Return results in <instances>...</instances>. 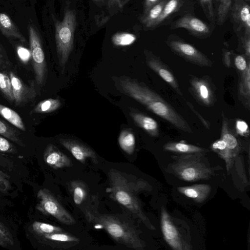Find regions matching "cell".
I'll use <instances>...</instances> for the list:
<instances>
[{
    "mask_svg": "<svg viewBox=\"0 0 250 250\" xmlns=\"http://www.w3.org/2000/svg\"><path fill=\"white\" fill-rule=\"evenodd\" d=\"M182 4L183 0H167L152 29L161 25L163 22L175 13L182 6Z\"/></svg>",
    "mask_w": 250,
    "mask_h": 250,
    "instance_id": "cell-25",
    "label": "cell"
},
{
    "mask_svg": "<svg viewBox=\"0 0 250 250\" xmlns=\"http://www.w3.org/2000/svg\"><path fill=\"white\" fill-rule=\"evenodd\" d=\"M32 228L33 232L38 236L64 231L59 227L39 221H35Z\"/></svg>",
    "mask_w": 250,
    "mask_h": 250,
    "instance_id": "cell-31",
    "label": "cell"
},
{
    "mask_svg": "<svg viewBox=\"0 0 250 250\" xmlns=\"http://www.w3.org/2000/svg\"><path fill=\"white\" fill-rule=\"evenodd\" d=\"M204 12L208 19L213 21L214 20V12L212 0H199Z\"/></svg>",
    "mask_w": 250,
    "mask_h": 250,
    "instance_id": "cell-37",
    "label": "cell"
},
{
    "mask_svg": "<svg viewBox=\"0 0 250 250\" xmlns=\"http://www.w3.org/2000/svg\"><path fill=\"white\" fill-rule=\"evenodd\" d=\"M161 0H145L144 2V13Z\"/></svg>",
    "mask_w": 250,
    "mask_h": 250,
    "instance_id": "cell-45",
    "label": "cell"
},
{
    "mask_svg": "<svg viewBox=\"0 0 250 250\" xmlns=\"http://www.w3.org/2000/svg\"><path fill=\"white\" fill-rule=\"evenodd\" d=\"M171 29L185 28L198 37H206L210 34V27L200 19L187 14L172 23Z\"/></svg>",
    "mask_w": 250,
    "mask_h": 250,
    "instance_id": "cell-11",
    "label": "cell"
},
{
    "mask_svg": "<svg viewBox=\"0 0 250 250\" xmlns=\"http://www.w3.org/2000/svg\"><path fill=\"white\" fill-rule=\"evenodd\" d=\"M11 188L9 176L0 170V192L6 193Z\"/></svg>",
    "mask_w": 250,
    "mask_h": 250,
    "instance_id": "cell-39",
    "label": "cell"
},
{
    "mask_svg": "<svg viewBox=\"0 0 250 250\" xmlns=\"http://www.w3.org/2000/svg\"><path fill=\"white\" fill-rule=\"evenodd\" d=\"M233 0H219L217 12V24L221 25L225 21L230 9Z\"/></svg>",
    "mask_w": 250,
    "mask_h": 250,
    "instance_id": "cell-33",
    "label": "cell"
},
{
    "mask_svg": "<svg viewBox=\"0 0 250 250\" xmlns=\"http://www.w3.org/2000/svg\"><path fill=\"white\" fill-rule=\"evenodd\" d=\"M17 52L20 58L23 62H25L28 60L30 55L28 50L22 47H19Z\"/></svg>",
    "mask_w": 250,
    "mask_h": 250,
    "instance_id": "cell-44",
    "label": "cell"
},
{
    "mask_svg": "<svg viewBox=\"0 0 250 250\" xmlns=\"http://www.w3.org/2000/svg\"><path fill=\"white\" fill-rule=\"evenodd\" d=\"M166 43L173 52L187 61L201 66L212 65L211 61L204 54L177 37L169 36Z\"/></svg>",
    "mask_w": 250,
    "mask_h": 250,
    "instance_id": "cell-8",
    "label": "cell"
},
{
    "mask_svg": "<svg viewBox=\"0 0 250 250\" xmlns=\"http://www.w3.org/2000/svg\"><path fill=\"white\" fill-rule=\"evenodd\" d=\"M250 63L246 70L240 73V81L238 84V94L242 99L245 106H250Z\"/></svg>",
    "mask_w": 250,
    "mask_h": 250,
    "instance_id": "cell-23",
    "label": "cell"
},
{
    "mask_svg": "<svg viewBox=\"0 0 250 250\" xmlns=\"http://www.w3.org/2000/svg\"><path fill=\"white\" fill-rule=\"evenodd\" d=\"M61 105V103L57 99H48L39 102L34 107L33 112L46 113L53 112Z\"/></svg>",
    "mask_w": 250,
    "mask_h": 250,
    "instance_id": "cell-30",
    "label": "cell"
},
{
    "mask_svg": "<svg viewBox=\"0 0 250 250\" xmlns=\"http://www.w3.org/2000/svg\"><path fill=\"white\" fill-rule=\"evenodd\" d=\"M217 1H218L219 0H216Z\"/></svg>",
    "mask_w": 250,
    "mask_h": 250,
    "instance_id": "cell-51",
    "label": "cell"
},
{
    "mask_svg": "<svg viewBox=\"0 0 250 250\" xmlns=\"http://www.w3.org/2000/svg\"><path fill=\"white\" fill-rule=\"evenodd\" d=\"M230 10L236 31L250 34V7L245 0H233Z\"/></svg>",
    "mask_w": 250,
    "mask_h": 250,
    "instance_id": "cell-12",
    "label": "cell"
},
{
    "mask_svg": "<svg viewBox=\"0 0 250 250\" xmlns=\"http://www.w3.org/2000/svg\"><path fill=\"white\" fill-rule=\"evenodd\" d=\"M1 48H0V51H1Z\"/></svg>",
    "mask_w": 250,
    "mask_h": 250,
    "instance_id": "cell-48",
    "label": "cell"
},
{
    "mask_svg": "<svg viewBox=\"0 0 250 250\" xmlns=\"http://www.w3.org/2000/svg\"><path fill=\"white\" fill-rule=\"evenodd\" d=\"M235 65L239 72H242L247 68L249 62L247 64L245 58L242 55H237L235 58Z\"/></svg>",
    "mask_w": 250,
    "mask_h": 250,
    "instance_id": "cell-41",
    "label": "cell"
},
{
    "mask_svg": "<svg viewBox=\"0 0 250 250\" xmlns=\"http://www.w3.org/2000/svg\"><path fill=\"white\" fill-rule=\"evenodd\" d=\"M237 133L241 136H247L249 134V129L247 124L243 121L238 120L236 123Z\"/></svg>",
    "mask_w": 250,
    "mask_h": 250,
    "instance_id": "cell-40",
    "label": "cell"
},
{
    "mask_svg": "<svg viewBox=\"0 0 250 250\" xmlns=\"http://www.w3.org/2000/svg\"><path fill=\"white\" fill-rule=\"evenodd\" d=\"M0 135L21 146H25L17 132L1 120H0Z\"/></svg>",
    "mask_w": 250,
    "mask_h": 250,
    "instance_id": "cell-32",
    "label": "cell"
},
{
    "mask_svg": "<svg viewBox=\"0 0 250 250\" xmlns=\"http://www.w3.org/2000/svg\"><path fill=\"white\" fill-rule=\"evenodd\" d=\"M187 104L188 105L189 107L191 109L194 113L199 118L203 125L205 126L207 129H210V125L209 122H208L207 120L204 119L199 113V112L195 109L193 105L189 102H187Z\"/></svg>",
    "mask_w": 250,
    "mask_h": 250,
    "instance_id": "cell-43",
    "label": "cell"
},
{
    "mask_svg": "<svg viewBox=\"0 0 250 250\" xmlns=\"http://www.w3.org/2000/svg\"><path fill=\"white\" fill-rule=\"evenodd\" d=\"M211 148L214 152L225 161L226 169L229 172L232 167L233 162L229 157L225 142L220 138L211 145Z\"/></svg>",
    "mask_w": 250,
    "mask_h": 250,
    "instance_id": "cell-29",
    "label": "cell"
},
{
    "mask_svg": "<svg viewBox=\"0 0 250 250\" xmlns=\"http://www.w3.org/2000/svg\"><path fill=\"white\" fill-rule=\"evenodd\" d=\"M147 65L169 84L179 94H183L177 81L169 68L157 56L151 54L146 59Z\"/></svg>",
    "mask_w": 250,
    "mask_h": 250,
    "instance_id": "cell-14",
    "label": "cell"
},
{
    "mask_svg": "<svg viewBox=\"0 0 250 250\" xmlns=\"http://www.w3.org/2000/svg\"><path fill=\"white\" fill-rule=\"evenodd\" d=\"M29 44L35 79L42 85L46 73V62L40 36L36 28L30 25L28 28Z\"/></svg>",
    "mask_w": 250,
    "mask_h": 250,
    "instance_id": "cell-9",
    "label": "cell"
},
{
    "mask_svg": "<svg viewBox=\"0 0 250 250\" xmlns=\"http://www.w3.org/2000/svg\"><path fill=\"white\" fill-rule=\"evenodd\" d=\"M69 188L74 203L76 205H81L87 196L85 185L81 181H73L69 183Z\"/></svg>",
    "mask_w": 250,
    "mask_h": 250,
    "instance_id": "cell-27",
    "label": "cell"
},
{
    "mask_svg": "<svg viewBox=\"0 0 250 250\" xmlns=\"http://www.w3.org/2000/svg\"><path fill=\"white\" fill-rule=\"evenodd\" d=\"M37 197L38 203L36 208L42 214L51 216L66 225H72L76 223L75 218L47 188L40 189Z\"/></svg>",
    "mask_w": 250,
    "mask_h": 250,
    "instance_id": "cell-7",
    "label": "cell"
},
{
    "mask_svg": "<svg viewBox=\"0 0 250 250\" xmlns=\"http://www.w3.org/2000/svg\"><path fill=\"white\" fill-rule=\"evenodd\" d=\"M118 142L121 149L131 155L135 149V138L133 132L128 129L123 130L120 133Z\"/></svg>",
    "mask_w": 250,
    "mask_h": 250,
    "instance_id": "cell-26",
    "label": "cell"
},
{
    "mask_svg": "<svg viewBox=\"0 0 250 250\" xmlns=\"http://www.w3.org/2000/svg\"><path fill=\"white\" fill-rule=\"evenodd\" d=\"M111 40L114 45L124 46L132 44L136 40V37L128 33H118L112 36Z\"/></svg>",
    "mask_w": 250,
    "mask_h": 250,
    "instance_id": "cell-36",
    "label": "cell"
},
{
    "mask_svg": "<svg viewBox=\"0 0 250 250\" xmlns=\"http://www.w3.org/2000/svg\"><path fill=\"white\" fill-rule=\"evenodd\" d=\"M182 224L171 216L164 207L161 208V226L165 241L174 250H191L189 235L184 230Z\"/></svg>",
    "mask_w": 250,
    "mask_h": 250,
    "instance_id": "cell-6",
    "label": "cell"
},
{
    "mask_svg": "<svg viewBox=\"0 0 250 250\" xmlns=\"http://www.w3.org/2000/svg\"><path fill=\"white\" fill-rule=\"evenodd\" d=\"M167 0H161L151 7L147 12L143 13L140 21L144 26L148 29L152 27L160 15Z\"/></svg>",
    "mask_w": 250,
    "mask_h": 250,
    "instance_id": "cell-24",
    "label": "cell"
},
{
    "mask_svg": "<svg viewBox=\"0 0 250 250\" xmlns=\"http://www.w3.org/2000/svg\"><path fill=\"white\" fill-rule=\"evenodd\" d=\"M14 245V240L9 229L0 221V247L9 248Z\"/></svg>",
    "mask_w": 250,
    "mask_h": 250,
    "instance_id": "cell-35",
    "label": "cell"
},
{
    "mask_svg": "<svg viewBox=\"0 0 250 250\" xmlns=\"http://www.w3.org/2000/svg\"><path fill=\"white\" fill-rule=\"evenodd\" d=\"M76 24L75 14L70 9L65 11L62 21L55 23L57 52L62 66L65 65L72 50Z\"/></svg>",
    "mask_w": 250,
    "mask_h": 250,
    "instance_id": "cell-5",
    "label": "cell"
},
{
    "mask_svg": "<svg viewBox=\"0 0 250 250\" xmlns=\"http://www.w3.org/2000/svg\"><path fill=\"white\" fill-rule=\"evenodd\" d=\"M60 142L76 160L82 163L83 164L87 159H90L94 164H98L96 152L88 146L77 140L70 139H61Z\"/></svg>",
    "mask_w": 250,
    "mask_h": 250,
    "instance_id": "cell-13",
    "label": "cell"
},
{
    "mask_svg": "<svg viewBox=\"0 0 250 250\" xmlns=\"http://www.w3.org/2000/svg\"><path fill=\"white\" fill-rule=\"evenodd\" d=\"M84 216L90 223L100 225L116 242L134 250H143L145 242L134 226L126 220L113 214H102L85 209Z\"/></svg>",
    "mask_w": 250,
    "mask_h": 250,
    "instance_id": "cell-3",
    "label": "cell"
},
{
    "mask_svg": "<svg viewBox=\"0 0 250 250\" xmlns=\"http://www.w3.org/2000/svg\"><path fill=\"white\" fill-rule=\"evenodd\" d=\"M3 61V56L0 53V63L2 62Z\"/></svg>",
    "mask_w": 250,
    "mask_h": 250,
    "instance_id": "cell-46",
    "label": "cell"
},
{
    "mask_svg": "<svg viewBox=\"0 0 250 250\" xmlns=\"http://www.w3.org/2000/svg\"><path fill=\"white\" fill-rule=\"evenodd\" d=\"M14 101L20 105L32 99L35 96V90L32 86L25 84L15 73H9Z\"/></svg>",
    "mask_w": 250,
    "mask_h": 250,
    "instance_id": "cell-15",
    "label": "cell"
},
{
    "mask_svg": "<svg viewBox=\"0 0 250 250\" xmlns=\"http://www.w3.org/2000/svg\"><path fill=\"white\" fill-rule=\"evenodd\" d=\"M177 189L180 193L192 199L195 202L201 203L208 197L211 188L208 184H198L189 186L179 187Z\"/></svg>",
    "mask_w": 250,
    "mask_h": 250,
    "instance_id": "cell-17",
    "label": "cell"
},
{
    "mask_svg": "<svg viewBox=\"0 0 250 250\" xmlns=\"http://www.w3.org/2000/svg\"><path fill=\"white\" fill-rule=\"evenodd\" d=\"M43 159L47 165L55 169L70 167L72 165L71 159L53 144H49L46 147Z\"/></svg>",
    "mask_w": 250,
    "mask_h": 250,
    "instance_id": "cell-16",
    "label": "cell"
},
{
    "mask_svg": "<svg viewBox=\"0 0 250 250\" xmlns=\"http://www.w3.org/2000/svg\"><path fill=\"white\" fill-rule=\"evenodd\" d=\"M109 187L106 192L114 201L126 208L139 219L148 229L156 228L144 213L137 193L146 189L142 180L133 179L131 175L111 168L108 172Z\"/></svg>",
    "mask_w": 250,
    "mask_h": 250,
    "instance_id": "cell-1",
    "label": "cell"
},
{
    "mask_svg": "<svg viewBox=\"0 0 250 250\" xmlns=\"http://www.w3.org/2000/svg\"><path fill=\"white\" fill-rule=\"evenodd\" d=\"M129 114L135 124L149 135L154 137L159 136L158 125L154 119L140 112H132Z\"/></svg>",
    "mask_w": 250,
    "mask_h": 250,
    "instance_id": "cell-20",
    "label": "cell"
},
{
    "mask_svg": "<svg viewBox=\"0 0 250 250\" xmlns=\"http://www.w3.org/2000/svg\"><path fill=\"white\" fill-rule=\"evenodd\" d=\"M44 243L52 246L65 248L79 243L80 239L64 231L39 236Z\"/></svg>",
    "mask_w": 250,
    "mask_h": 250,
    "instance_id": "cell-19",
    "label": "cell"
},
{
    "mask_svg": "<svg viewBox=\"0 0 250 250\" xmlns=\"http://www.w3.org/2000/svg\"><path fill=\"white\" fill-rule=\"evenodd\" d=\"M125 0L127 1V0Z\"/></svg>",
    "mask_w": 250,
    "mask_h": 250,
    "instance_id": "cell-49",
    "label": "cell"
},
{
    "mask_svg": "<svg viewBox=\"0 0 250 250\" xmlns=\"http://www.w3.org/2000/svg\"><path fill=\"white\" fill-rule=\"evenodd\" d=\"M241 40L245 55L249 58L250 56V34H243L241 36Z\"/></svg>",
    "mask_w": 250,
    "mask_h": 250,
    "instance_id": "cell-42",
    "label": "cell"
},
{
    "mask_svg": "<svg viewBox=\"0 0 250 250\" xmlns=\"http://www.w3.org/2000/svg\"><path fill=\"white\" fill-rule=\"evenodd\" d=\"M220 138L225 142L229 157L233 162L240 152V145L238 140L229 127L228 120L224 116L222 121Z\"/></svg>",
    "mask_w": 250,
    "mask_h": 250,
    "instance_id": "cell-18",
    "label": "cell"
},
{
    "mask_svg": "<svg viewBox=\"0 0 250 250\" xmlns=\"http://www.w3.org/2000/svg\"><path fill=\"white\" fill-rule=\"evenodd\" d=\"M246 1H249L250 0H245Z\"/></svg>",
    "mask_w": 250,
    "mask_h": 250,
    "instance_id": "cell-47",
    "label": "cell"
},
{
    "mask_svg": "<svg viewBox=\"0 0 250 250\" xmlns=\"http://www.w3.org/2000/svg\"><path fill=\"white\" fill-rule=\"evenodd\" d=\"M120 86L125 94L168 122L176 128L187 133H192V129L188 123L171 105L153 90L130 79L121 81Z\"/></svg>",
    "mask_w": 250,
    "mask_h": 250,
    "instance_id": "cell-2",
    "label": "cell"
},
{
    "mask_svg": "<svg viewBox=\"0 0 250 250\" xmlns=\"http://www.w3.org/2000/svg\"><path fill=\"white\" fill-rule=\"evenodd\" d=\"M189 83L191 93L199 103L208 107L214 105L216 98L211 80L206 76L198 78L192 76Z\"/></svg>",
    "mask_w": 250,
    "mask_h": 250,
    "instance_id": "cell-10",
    "label": "cell"
},
{
    "mask_svg": "<svg viewBox=\"0 0 250 250\" xmlns=\"http://www.w3.org/2000/svg\"><path fill=\"white\" fill-rule=\"evenodd\" d=\"M0 90L11 102H14L12 85L9 76L0 72Z\"/></svg>",
    "mask_w": 250,
    "mask_h": 250,
    "instance_id": "cell-34",
    "label": "cell"
},
{
    "mask_svg": "<svg viewBox=\"0 0 250 250\" xmlns=\"http://www.w3.org/2000/svg\"></svg>",
    "mask_w": 250,
    "mask_h": 250,
    "instance_id": "cell-50",
    "label": "cell"
},
{
    "mask_svg": "<svg viewBox=\"0 0 250 250\" xmlns=\"http://www.w3.org/2000/svg\"><path fill=\"white\" fill-rule=\"evenodd\" d=\"M0 152L15 153L17 150L14 146L6 138L0 135Z\"/></svg>",
    "mask_w": 250,
    "mask_h": 250,
    "instance_id": "cell-38",
    "label": "cell"
},
{
    "mask_svg": "<svg viewBox=\"0 0 250 250\" xmlns=\"http://www.w3.org/2000/svg\"><path fill=\"white\" fill-rule=\"evenodd\" d=\"M204 152L181 154L175 156L168 170L179 179L195 182L207 180L214 175V168L203 158Z\"/></svg>",
    "mask_w": 250,
    "mask_h": 250,
    "instance_id": "cell-4",
    "label": "cell"
},
{
    "mask_svg": "<svg viewBox=\"0 0 250 250\" xmlns=\"http://www.w3.org/2000/svg\"><path fill=\"white\" fill-rule=\"evenodd\" d=\"M0 30L2 34L8 38H14L22 42L25 41L22 35L10 17L6 14L0 13Z\"/></svg>",
    "mask_w": 250,
    "mask_h": 250,
    "instance_id": "cell-21",
    "label": "cell"
},
{
    "mask_svg": "<svg viewBox=\"0 0 250 250\" xmlns=\"http://www.w3.org/2000/svg\"><path fill=\"white\" fill-rule=\"evenodd\" d=\"M0 115L10 124L18 128L25 131V125L20 115L15 111L0 104Z\"/></svg>",
    "mask_w": 250,
    "mask_h": 250,
    "instance_id": "cell-28",
    "label": "cell"
},
{
    "mask_svg": "<svg viewBox=\"0 0 250 250\" xmlns=\"http://www.w3.org/2000/svg\"><path fill=\"white\" fill-rule=\"evenodd\" d=\"M163 148L166 151L180 154L204 153L208 151L204 148L182 142H168L164 145Z\"/></svg>",
    "mask_w": 250,
    "mask_h": 250,
    "instance_id": "cell-22",
    "label": "cell"
}]
</instances>
